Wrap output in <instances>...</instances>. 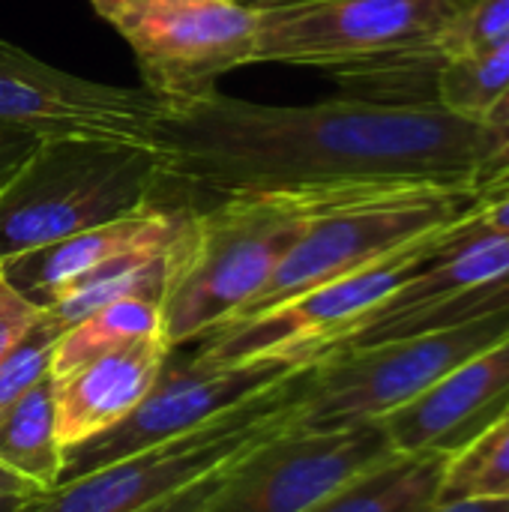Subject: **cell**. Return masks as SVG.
Listing matches in <instances>:
<instances>
[{"instance_id":"1","label":"cell","mask_w":509,"mask_h":512,"mask_svg":"<svg viewBox=\"0 0 509 512\" xmlns=\"http://www.w3.org/2000/svg\"><path fill=\"white\" fill-rule=\"evenodd\" d=\"M162 180L207 195L321 192L351 201L474 198L480 123L435 99L261 105L225 93L168 105Z\"/></svg>"},{"instance_id":"2","label":"cell","mask_w":509,"mask_h":512,"mask_svg":"<svg viewBox=\"0 0 509 512\" xmlns=\"http://www.w3.org/2000/svg\"><path fill=\"white\" fill-rule=\"evenodd\" d=\"M342 204L357 201L321 192H243L189 210L168 249L162 288V336L171 351L234 321L306 225Z\"/></svg>"},{"instance_id":"3","label":"cell","mask_w":509,"mask_h":512,"mask_svg":"<svg viewBox=\"0 0 509 512\" xmlns=\"http://www.w3.org/2000/svg\"><path fill=\"white\" fill-rule=\"evenodd\" d=\"M462 0H279L258 3L252 63L342 78L432 75Z\"/></svg>"},{"instance_id":"4","label":"cell","mask_w":509,"mask_h":512,"mask_svg":"<svg viewBox=\"0 0 509 512\" xmlns=\"http://www.w3.org/2000/svg\"><path fill=\"white\" fill-rule=\"evenodd\" d=\"M153 150L102 141H42L0 192V261L120 219L162 186Z\"/></svg>"},{"instance_id":"5","label":"cell","mask_w":509,"mask_h":512,"mask_svg":"<svg viewBox=\"0 0 509 512\" xmlns=\"http://www.w3.org/2000/svg\"><path fill=\"white\" fill-rule=\"evenodd\" d=\"M306 369L189 435L63 480L51 492L27 498L15 512H138L177 495L213 471L228 468L258 441L285 429L294 420Z\"/></svg>"},{"instance_id":"6","label":"cell","mask_w":509,"mask_h":512,"mask_svg":"<svg viewBox=\"0 0 509 512\" xmlns=\"http://www.w3.org/2000/svg\"><path fill=\"white\" fill-rule=\"evenodd\" d=\"M504 336L509 309L462 327L336 348L309 363L291 423L300 429L381 423Z\"/></svg>"},{"instance_id":"7","label":"cell","mask_w":509,"mask_h":512,"mask_svg":"<svg viewBox=\"0 0 509 512\" xmlns=\"http://www.w3.org/2000/svg\"><path fill=\"white\" fill-rule=\"evenodd\" d=\"M444 228L408 246H399L396 252L354 273L324 282L282 306L225 324L198 345L204 354L222 363L279 360L291 366H309L336 342H342L375 309H381L411 276H417L438 255Z\"/></svg>"},{"instance_id":"8","label":"cell","mask_w":509,"mask_h":512,"mask_svg":"<svg viewBox=\"0 0 509 512\" xmlns=\"http://www.w3.org/2000/svg\"><path fill=\"white\" fill-rule=\"evenodd\" d=\"M390 456L396 450L381 423L339 429L288 423L222 471L204 512H306Z\"/></svg>"},{"instance_id":"9","label":"cell","mask_w":509,"mask_h":512,"mask_svg":"<svg viewBox=\"0 0 509 512\" xmlns=\"http://www.w3.org/2000/svg\"><path fill=\"white\" fill-rule=\"evenodd\" d=\"M129 42L144 87L168 105L216 93L222 75L252 66L258 3L177 0L111 15Z\"/></svg>"},{"instance_id":"10","label":"cell","mask_w":509,"mask_h":512,"mask_svg":"<svg viewBox=\"0 0 509 512\" xmlns=\"http://www.w3.org/2000/svg\"><path fill=\"white\" fill-rule=\"evenodd\" d=\"M168 102L147 87L90 81L0 39V123L42 141H102L153 150ZM156 153V150H153Z\"/></svg>"},{"instance_id":"11","label":"cell","mask_w":509,"mask_h":512,"mask_svg":"<svg viewBox=\"0 0 509 512\" xmlns=\"http://www.w3.org/2000/svg\"><path fill=\"white\" fill-rule=\"evenodd\" d=\"M306 366H291L279 360L255 363H222L198 348V354L171 363V354L141 399V405L117 423L111 432L72 447L63 453V480L96 471L114 459L132 456L153 444L195 432L198 426L252 402L255 396L285 384Z\"/></svg>"},{"instance_id":"12","label":"cell","mask_w":509,"mask_h":512,"mask_svg":"<svg viewBox=\"0 0 509 512\" xmlns=\"http://www.w3.org/2000/svg\"><path fill=\"white\" fill-rule=\"evenodd\" d=\"M471 201L474 198H384L342 204L318 213L285 252L267 285L234 321L282 306L324 282L354 273L396 252L399 246L444 228Z\"/></svg>"},{"instance_id":"13","label":"cell","mask_w":509,"mask_h":512,"mask_svg":"<svg viewBox=\"0 0 509 512\" xmlns=\"http://www.w3.org/2000/svg\"><path fill=\"white\" fill-rule=\"evenodd\" d=\"M509 411V336L381 420L396 453L456 456Z\"/></svg>"},{"instance_id":"14","label":"cell","mask_w":509,"mask_h":512,"mask_svg":"<svg viewBox=\"0 0 509 512\" xmlns=\"http://www.w3.org/2000/svg\"><path fill=\"white\" fill-rule=\"evenodd\" d=\"M186 207H162L156 201L111 219L105 225L78 231L72 237L54 240L48 246L12 255L0 261L3 276L36 306L48 309L66 288H72L87 273L144 252V249H165L174 243L186 222Z\"/></svg>"},{"instance_id":"15","label":"cell","mask_w":509,"mask_h":512,"mask_svg":"<svg viewBox=\"0 0 509 512\" xmlns=\"http://www.w3.org/2000/svg\"><path fill=\"white\" fill-rule=\"evenodd\" d=\"M168 354L171 345L165 336H147L51 378L54 423L63 453L123 423L156 384Z\"/></svg>"},{"instance_id":"16","label":"cell","mask_w":509,"mask_h":512,"mask_svg":"<svg viewBox=\"0 0 509 512\" xmlns=\"http://www.w3.org/2000/svg\"><path fill=\"white\" fill-rule=\"evenodd\" d=\"M447 462L441 453H396L306 512H429L441 498Z\"/></svg>"},{"instance_id":"17","label":"cell","mask_w":509,"mask_h":512,"mask_svg":"<svg viewBox=\"0 0 509 512\" xmlns=\"http://www.w3.org/2000/svg\"><path fill=\"white\" fill-rule=\"evenodd\" d=\"M0 465L51 492L63 477V447L54 423V384L39 381L18 402L0 411Z\"/></svg>"},{"instance_id":"18","label":"cell","mask_w":509,"mask_h":512,"mask_svg":"<svg viewBox=\"0 0 509 512\" xmlns=\"http://www.w3.org/2000/svg\"><path fill=\"white\" fill-rule=\"evenodd\" d=\"M147 336H162V300L120 297L60 333L51 357V378H60L99 354Z\"/></svg>"},{"instance_id":"19","label":"cell","mask_w":509,"mask_h":512,"mask_svg":"<svg viewBox=\"0 0 509 512\" xmlns=\"http://www.w3.org/2000/svg\"><path fill=\"white\" fill-rule=\"evenodd\" d=\"M507 93L509 39L474 54L450 57L435 72V102L468 120H483Z\"/></svg>"},{"instance_id":"20","label":"cell","mask_w":509,"mask_h":512,"mask_svg":"<svg viewBox=\"0 0 509 512\" xmlns=\"http://www.w3.org/2000/svg\"><path fill=\"white\" fill-rule=\"evenodd\" d=\"M462 498H509V411L465 450L450 456L438 501Z\"/></svg>"},{"instance_id":"21","label":"cell","mask_w":509,"mask_h":512,"mask_svg":"<svg viewBox=\"0 0 509 512\" xmlns=\"http://www.w3.org/2000/svg\"><path fill=\"white\" fill-rule=\"evenodd\" d=\"M60 333L63 330L42 312L39 324L27 333V339L0 363V411L18 402L39 381L51 378V357Z\"/></svg>"},{"instance_id":"22","label":"cell","mask_w":509,"mask_h":512,"mask_svg":"<svg viewBox=\"0 0 509 512\" xmlns=\"http://www.w3.org/2000/svg\"><path fill=\"white\" fill-rule=\"evenodd\" d=\"M509 39V0H462L444 33V60L483 51Z\"/></svg>"},{"instance_id":"23","label":"cell","mask_w":509,"mask_h":512,"mask_svg":"<svg viewBox=\"0 0 509 512\" xmlns=\"http://www.w3.org/2000/svg\"><path fill=\"white\" fill-rule=\"evenodd\" d=\"M489 234H509V186L477 192L474 201L444 228V246Z\"/></svg>"},{"instance_id":"24","label":"cell","mask_w":509,"mask_h":512,"mask_svg":"<svg viewBox=\"0 0 509 512\" xmlns=\"http://www.w3.org/2000/svg\"><path fill=\"white\" fill-rule=\"evenodd\" d=\"M480 123V162H477V192L509 177V93Z\"/></svg>"},{"instance_id":"25","label":"cell","mask_w":509,"mask_h":512,"mask_svg":"<svg viewBox=\"0 0 509 512\" xmlns=\"http://www.w3.org/2000/svg\"><path fill=\"white\" fill-rule=\"evenodd\" d=\"M42 306L27 300L0 270V363L27 339V333L39 324Z\"/></svg>"},{"instance_id":"26","label":"cell","mask_w":509,"mask_h":512,"mask_svg":"<svg viewBox=\"0 0 509 512\" xmlns=\"http://www.w3.org/2000/svg\"><path fill=\"white\" fill-rule=\"evenodd\" d=\"M39 144H42L39 135L0 123V192L27 165V159L39 150Z\"/></svg>"},{"instance_id":"27","label":"cell","mask_w":509,"mask_h":512,"mask_svg":"<svg viewBox=\"0 0 509 512\" xmlns=\"http://www.w3.org/2000/svg\"><path fill=\"white\" fill-rule=\"evenodd\" d=\"M222 471L225 468L213 471L210 477H204V480L180 489L177 495H168V498H162V501H156V504H150V507H144V510L138 512H204L213 489H216V483H219V477H222Z\"/></svg>"},{"instance_id":"28","label":"cell","mask_w":509,"mask_h":512,"mask_svg":"<svg viewBox=\"0 0 509 512\" xmlns=\"http://www.w3.org/2000/svg\"><path fill=\"white\" fill-rule=\"evenodd\" d=\"M429 512H509V498H462L438 501Z\"/></svg>"},{"instance_id":"29","label":"cell","mask_w":509,"mask_h":512,"mask_svg":"<svg viewBox=\"0 0 509 512\" xmlns=\"http://www.w3.org/2000/svg\"><path fill=\"white\" fill-rule=\"evenodd\" d=\"M33 495H42L33 483H27L24 477H18L15 471H9L6 465H0V501L3 498H33Z\"/></svg>"},{"instance_id":"30","label":"cell","mask_w":509,"mask_h":512,"mask_svg":"<svg viewBox=\"0 0 509 512\" xmlns=\"http://www.w3.org/2000/svg\"><path fill=\"white\" fill-rule=\"evenodd\" d=\"M96 15H102L105 21L111 15H120V12H129V9H138V6H153V3H177V0H90ZM231 3H246V0H231Z\"/></svg>"},{"instance_id":"31","label":"cell","mask_w":509,"mask_h":512,"mask_svg":"<svg viewBox=\"0 0 509 512\" xmlns=\"http://www.w3.org/2000/svg\"><path fill=\"white\" fill-rule=\"evenodd\" d=\"M21 504H24L21 498H3V501H0V512H15Z\"/></svg>"},{"instance_id":"32","label":"cell","mask_w":509,"mask_h":512,"mask_svg":"<svg viewBox=\"0 0 509 512\" xmlns=\"http://www.w3.org/2000/svg\"><path fill=\"white\" fill-rule=\"evenodd\" d=\"M498 186H509V177H504L501 183H495V186H489V189H498ZM483 192H486V189H483Z\"/></svg>"}]
</instances>
